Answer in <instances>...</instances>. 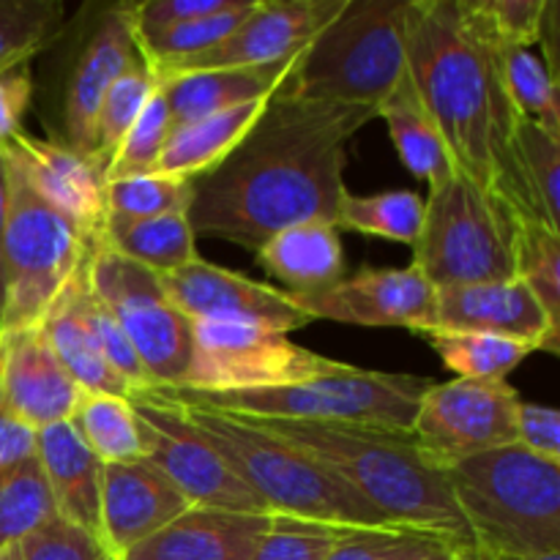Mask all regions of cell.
I'll use <instances>...</instances> for the list:
<instances>
[{
  "label": "cell",
  "instance_id": "cell-1",
  "mask_svg": "<svg viewBox=\"0 0 560 560\" xmlns=\"http://www.w3.org/2000/svg\"><path fill=\"white\" fill-rule=\"evenodd\" d=\"M375 118L372 107L273 93L246 140L219 167L191 180L186 219L195 235L233 241L257 255L290 224H337L348 195L345 142Z\"/></svg>",
  "mask_w": 560,
  "mask_h": 560
},
{
  "label": "cell",
  "instance_id": "cell-2",
  "mask_svg": "<svg viewBox=\"0 0 560 560\" xmlns=\"http://www.w3.org/2000/svg\"><path fill=\"white\" fill-rule=\"evenodd\" d=\"M501 42L479 0H410L405 63L454 170L539 222L514 162L517 109L506 93Z\"/></svg>",
  "mask_w": 560,
  "mask_h": 560
},
{
  "label": "cell",
  "instance_id": "cell-3",
  "mask_svg": "<svg viewBox=\"0 0 560 560\" xmlns=\"http://www.w3.org/2000/svg\"><path fill=\"white\" fill-rule=\"evenodd\" d=\"M249 421L310 454L353 487L394 528L432 530L474 545L446 468L416 443L413 432L312 421Z\"/></svg>",
  "mask_w": 560,
  "mask_h": 560
},
{
  "label": "cell",
  "instance_id": "cell-4",
  "mask_svg": "<svg viewBox=\"0 0 560 560\" xmlns=\"http://www.w3.org/2000/svg\"><path fill=\"white\" fill-rule=\"evenodd\" d=\"M178 408L197 435L260 498L268 514L317 520L342 528H394L353 487L255 421L191 405Z\"/></svg>",
  "mask_w": 560,
  "mask_h": 560
},
{
  "label": "cell",
  "instance_id": "cell-5",
  "mask_svg": "<svg viewBox=\"0 0 560 560\" xmlns=\"http://www.w3.org/2000/svg\"><path fill=\"white\" fill-rule=\"evenodd\" d=\"M476 550L487 558L560 552V463L520 443L446 468Z\"/></svg>",
  "mask_w": 560,
  "mask_h": 560
},
{
  "label": "cell",
  "instance_id": "cell-6",
  "mask_svg": "<svg viewBox=\"0 0 560 560\" xmlns=\"http://www.w3.org/2000/svg\"><path fill=\"white\" fill-rule=\"evenodd\" d=\"M178 405L222 410L257 421H312L353 424L375 430L413 432L421 397L432 388L430 377L394 375L339 364L288 386L244 388V392H200L184 386H151Z\"/></svg>",
  "mask_w": 560,
  "mask_h": 560
},
{
  "label": "cell",
  "instance_id": "cell-7",
  "mask_svg": "<svg viewBox=\"0 0 560 560\" xmlns=\"http://www.w3.org/2000/svg\"><path fill=\"white\" fill-rule=\"evenodd\" d=\"M410 0H348L299 55L282 93L306 102L377 109L408 74Z\"/></svg>",
  "mask_w": 560,
  "mask_h": 560
},
{
  "label": "cell",
  "instance_id": "cell-8",
  "mask_svg": "<svg viewBox=\"0 0 560 560\" xmlns=\"http://www.w3.org/2000/svg\"><path fill=\"white\" fill-rule=\"evenodd\" d=\"M517 211L498 195L454 173L430 189L413 262L435 290L512 282Z\"/></svg>",
  "mask_w": 560,
  "mask_h": 560
},
{
  "label": "cell",
  "instance_id": "cell-9",
  "mask_svg": "<svg viewBox=\"0 0 560 560\" xmlns=\"http://www.w3.org/2000/svg\"><path fill=\"white\" fill-rule=\"evenodd\" d=\"M9 164L11 206L3 235V299L0 331H22L44 320L66 284L85 262L93 238L55 211Z\"/></svg>",
  "mask_w": 560,
  "mask_h": 560
},
{
  "label": "cell",
  "instance_id": "cell-10",
  "mask_svg": "<svg viewBox=\"0 0 560 560\" xmlns=\"http://www.w3.org/2000/svg\"><path fill=\"white\" fill-rule=\"evenodd\" d=\"M88 282L124 328L151 386H180L195 353V323L175 310L159 273L120 257L96 235L88 252Z\"/></svg>",
  "mask_w": 560,
  "mask_h": 560
},
{
  "label": "cell",
  "instance_id": "cell-11",
  "mask_svg": "<svg viewBox=\"0 0 560 560\" xmlns=\"http://www.w3.org/2000/svg\"><path fill=\"white\" fill-rule=\"evenodd\" d=\"M337 366L288 334L238 323H195V353L180 386L200 392L288 386Z\"/></svg>",
  "mask_w": 560,
  "mask_h": 560
},
{
  "label": "cell",
  "instance_id": "cell-12",
  "mask_svg": "<svg viewBox=\"0 0 560 560\" xmlns=\"http://www.w3.org/2000/svg\"><path fill=\"white\" fill-rule=\"evenodd\" d=\"M145 443V457L186 495L191 506L224 512L268 514L260 498L224 465V459L197 435L184 410L156 388L129 394Z\"/></svg>",
  "mask_w": 560,
  "mask_h": 560
},
{
  "label": "cell",
  "instance_id": "cell-13",
  "mask_svg": "<svg viewBox=\"0 0 560 560\" xmlns=\"http://www.w3.org/2000/svg\"><path fill=\"white\" fill-rule=\"evenodd\" d=\"M517 388L506 381L432 383L421 397L413 438L438 465L454 463L517 443Z\"/></svg>",
  "mask_w": 560,
  "mask_h": 560
},
{
  "label": "cell",
  "instance_id": "cell-14",
  "mask_svg": "<svg viewBox=\"0 0 560 560\" xmlns=\"http://www.w3.org/2000/svg\"><path fill=\"white\" fill-rule=\"evenodd\" d=\"M312 320H337L364 328H438V290L416 266L364 268L312 295H293Z\"/></svg>",
  "mask_w": 560,
  "mask_h": 560
},
{
  "label": "cell",
  "instance_id": "cell-15",
  "mask_svg": "<svg viewBox=\"0 0 560 560\" xmlns=\"http://www.w3.org/2000/svg\"><path fill=\"white\" fill-rule=\"evenodd\" d=\"M348 0H260L257 9L222 44L195 58L151 69L159 82L213 69H244L290 58L342 11Z\"/></svg>",
  "mask_w": 560,
  "mask_h": 560
},
{
  "label": "cell",
  "instance_id": "cell-16",
  "mask_svg": "<svg viewBox=\"0 0 560 560\" xmlns=\"http://www.w3.org/2000/svg\"><path fill=\"white\" fill-rule=\"evenodd\" d=\"M159 279L175 310L191 323H238L282 334L312 323V317L299 310L293 295L255 282L244 273L224 271L200 257L178 271L162 273Z\"/></svg>",
  "mask_w": 560,
  "mask_h": 560
},
{
  "label": "cell",
  "instance_id": "cell-17",
  "mask_svg": "<svg viewBox=\"0 0 560 560\" xmlns=\"http://www.w3.org/2000/svg\"><path fill=\"white\" fill-rule=\"evenodd\" d=\"M3 156L44 202L69 217L91 238L102 235L107 219V178L104 170L69 145L20 131L3 148Z\"/></svg>",
  "mask_w": 560,
  "mask_h": 560
},
{
  "label": "cell",
  "instance_id": "cell-18",
  "mask_svg": "<svg viewBox=\"0 0 560 560\" xmlns=\"http://www.w3.org/2000/svg\"><path fill=\"white\" fill-rule=\"evenodd\" d=\"M189 506L184 492L148 459L104 465L98 539L113 556L124 558Z\"/></svg>",
  "mask_w": 560,
  "mask_h": 560
},
{
  "label": "cell",
  "instance_id": "cell-19",
  "mask_svg": "<svg viewBox=\"0 0 560 560\" xmlns=\"http://www.w3.org/2000/svg\"><path fill=\"white\" fill-rule=\"evenodd\" d=\"M435 331H474L558 353L560 326L520 279L438 290Z\"/></svg>",
  "mask_w": 560,
  "mask_h": 560
},
{
  "label": "cell",
  "instance_id": "cell-20",
  "mask_svg": "<svg viewBox=\"0 0 560 560\" xmlns=\"http://www.w3.org/2000/svg\"><path fill=\"white\" fill-rule=\"evenodd\" d=\"M3 334V331H0ZM82 388L49 348L42 328L3 334L0 342V402L36 430L71 421Z\"/></svg>",
  "mask_w": 560,
  "mask_h": 560
},
{
  "label": "cell",
  "instance_id": "cell-21",
  "mask_svg": "<svg viewBox=\"0 0 560 560\" xmlns=\"http://www.w3.org/2000/svg\"><path fill=\"white\" fill-rule=\"evenodd\" d=\"M137 58L140 52L124 5H115L93 27L66 85V137L71 151L93 162L96 118L104 96Z\"/></svg>",
  "mask_w": 560,
  "mask_h": 560
},
{
  "label": "cell",
  "instance_id": "cell-22",
  "mask_svg": "<svg viewBox=\"0 0 560 560\" xmlns=\"http://www.w3.org/2000/svg\"><path fill=\"white\" fill-rule=\"evenodd\" d=\"M271 514L189 506L120 560H252Z\"/></svg>",
  "mask_w": 560,
  "mask_h": 560
},
{
  "label": "cell",
  "instance_id": "cell-23",
  "mask_svg": "<svg viewBox=\"0 0 560 560\" xmlns=\"http://www.w3.org/2000/svg\"><path fill=\"white\" fill-rule=\"evenodd\" d=\"M301 52L266 66L195 71V74L159 82V91H162L164 102L170 107L173 129L191 124V120L208 118L213 113H224V109L266 102V98H271L273 93L288 85Z\"/></svg>",
  "mask_w": 560,
  "mask_h": 560
},
{
  "label": "cell",
  "instance_id": "cell-24",
  "mask_svg": "<svg viewBox=\"0 0 560 560\" xmlns=\"http://www.w3.org/2000/svg\"><path fill=\"white\" fill-rule=\"evenodd\" d=\"M38 463L47 476L58 517L98 536L104 463L85 446L71 421L38 430Z\"/></svg>",
  "mask_w": 560,
  "mask_h": 560
},
{
  "label": "cell",
  "instance_id": "cell-25",
  "mask_svg": "<svg viewBox=\"0 0 560 560\" xmlns=\"http://www.w3.org/2000/svg\"><path fill=\"white\" fill-rule=\"evenodd\" d=\"M337 224L310 219L290 224L266 241L257 252L260 266L288 284V295H312L345 277V252Z\"/></svg>",
  "mask_w": 560,
  "mask_h": 560
},
{
  "label": "cell",
  "instance_id": "cell-26",
  "mask_svg": "<svg viewBox=\"0 0 560 560\" xmlns=\"http://www.w3.org/2000/svg\"><path fill=\"white\" fill-rule=\"evenodd\" d=\"M268 102L271 98L224 109V113H213L208 118L191 120V124L173 129L153 173L189 180V184L200 175L211 173L246 140V135L255 129V124L266 113Z\"/></svg>",
  "mask_w": 560,
  "mask_h": 560
},
{
  "label": "cell",
  "instance_id": "cell-27",
  "mask_svg": "<svg viewBox=\"0 0 560 560\" xmlns=\"http://www.w3.org/2000/svg\"><path fill=\"white\" fill-rule=\"evenodd\" d=\"M377 118L386 120L405 167L419 180H427L430 189H435V186H441L443 180L457 173L452 156H448L446 142L438 131L435 120L430 118V113L421 104L408 74L394 88L392 96L377 107Z\"/></svg>",
  "mask_w": 560,
  "mask_h": 560
},
{
  "label": "cell",
  "instance_id": "cell-28",
  "mask_svg": "<svg viewBox=\"0 0 560 560\" xmlns=\"http://www.w3.org/2000/svg\"><path fill=\"white\" fill-rule=\"evenodd\" d=\"M38 328L47 337L49 348L58 355L63 370L71 375V381L82 388V394L129 397L131 388L126 386L124 377L109 366V361L98 350L96 339L91 337L80 310H77L69 284L60 293V299L49 306V312L38 323Z\"/></svg>",
  "mask_w": 560,
  "mask_h": 560
},
{
  "label": "cell",
  "instance_id": "cell-29",
  "mask_svg": "<svg viewBox=\"0 0 560 560\" xmlns=\"http://www.w3.org/2000/svg\"><path fill=\"white\" fill-rule=\"evenodd\" d=\"M102 238L120 257L159 277L197 260V235L186 213H164L137 222H104Z\"/></svg>",
  "mask_w": 560,
  "mask_h": 560
},
{
  "label": "cell",
  "instance_id": "cell-30",
  "mask_svg": "<svg viewBox=\"0 0 560 560\" xmlns=\"http://www.w3.org/2000/svg\"><path fill=\"white\" fill-rule=\"evenodd\" d=\"M71 424L104 465L145 457L140 421H137L129 397L82 394L74 416H71Z\"/></svg>",
  "mask_w": 560,
  "mask_h": 560
},
{
  "label": "cell",
  "instance_id": "cell-31",
  "mask_svg": "<svg viewBox=\"0 0 560 560\" xmlns=\"http://www.w3.org/2000/svg\"><path fill=\"white\" fill-rule=\"evenodd\" d=\"M52 517L58 509L38 457L0 470V550L20 547Z\"/></svg>",
  "mask_w": 560,
  "mask_h": 560
},
{
  "label": "cell",
  "instance_id": "cell-32",
  "mask_svg": "<svg viewBox=\"0 0 560 560\" xmlns=\"http://www.w3.org/2000/svg\"><path fill=\"white\" fill-rule=\"evenodd\" d=\"M514 162L539 222L560 235V137L534 120L517 118Z\"/></svg>",
  "mask_w": 560,
  "mask_h": 560
},
{
  "label": "cell",
  "instance_id": "cell-33",
  "mask_svg": "<svg viewBox=\"0 0 560 560\" xmlns=\"http://www.w3.org/2000/svg\"><path fill=\"white\" fill-rule=\"evenodd\" d=\"M474 545L416 528L350 530L326 560H457Z\"/></svg>",
  "mask_w": 560,
  "mask_h": 560
},
{
  "label": "cell",
  "instance_id": "cell-34",
  "mask_svg": "<svg viewBox=\"0 0 560 560\" xmlns=\"http://www.w3.org/2000/svg\"><path fill=\"white\" fill-rule=\"evenodd\" d=\"M257 3L260 0H233L228 9L217 11L211 16L180 22V25L167 27L162 33H153V36L135 38L137 52L151 69L175 63V60L195 58V55H202L217 47V44H222L233 31H238L241 22L257 9Z\"/></svg>",
  "mask_w": 560,
  "mask_h": 560
},
{
  "label": "cell",
  "instance_id": "cell-35",
  "mask_svg": "<svg viewBox=\"0 0 560 560\" xmlns=\"http://www.w3.org/2000/svg\"><path fill=\"white\" fill-rule=\"evenodd\" d=\"M427 339L443 364L457 372V377H468V381H506L514 366L536 353L530 345L492 337V334L430 331Z\"/></svg>",
  "mask_w": 560,
  "mask_h": 560
},
{
  "label": "cell",
  "instance_id": "cell-36",
  "mask_svg": "<svg viewBox=\"0 0 560 560\" xmlns=\"http://www.w3.org/2000/svg\"><path fill=\"white\" fill-rule=\"evenodd\" d=\"M424 222V200L410 189L381 191V195H345L339 202L337 228L355 233L381 235L386 241L413 246Z\"/></svg>",
  "mask_w": 560,
  "mask_h": 560
},
{
  "label": "cell",
  "instance_id": "cell-37",
  "mask_svg": "<svg viewBox=\"0 0 560 560\" xmlns=\"http://www.w3.org/2000/svg\"><path fill=\"white\" fill-rule=\"evenodd\" d=\"M159 91V80L153 77L151 66L142 58H137L118 80L113 82V88L104 96L102 109H98L96 118V140H93V162L102 170H107L109 159L118 151L120 140L126 137V131L131 129V124L137 120V115L145 109V104L151 102L153 93Z\"/></svg>",
  "mask_w": 560,
  "mask_h": 560
},
{
  "label": "cell",
  "instance_id": "cell-38",
  "mask_svg": "<svg viewBox=\"0 0 560 560\" xmlns=\"http://www.w3.org/2000/svg\"><path fill=\"white\" fill-rule=\"evenodd\" d=\"M514 268L520 282L536 295L550 320L560 326V235L536 219L517 213Z\"/></svg>",
  "mask_w": 560,
  "mask_h": 560
},
{
  "label": "cell",
  "instance_id": "cell-39",
  "mask_svg": "<svg viewBox=\"0 0 560 560\" xmlns=\"http://www.w3.org/2000/svg\"><path fill=\"white\" fill-rule=\"evenodd\" d=\"M503 82L520 118H528L560 137V104L558 82L547 71L541 55L523 47H503Z\"/></svg>",
  "mask_w": 560,
  "mask_h": 560
},
{
  "label": "cell",
  "instance_id": "cell-40",
  "mask_svg": "<svg viewBox=\"0 0 560 560\" xmlns=\"http://www.w3.org/2000/svg\"><path fill=\"white\" fill-rule=\"evenodd\" d=\"M69 290L71 295H74V304L77 310H80L82 320H85L88 331L96 339L98 350H102L104 359L109 361V366L124 377L126 386H129L131 392H140V388L151 386V377H148L145 366L137 359L135 348H131V342L126 339L124 328L118 326L113 312L104 306V301L91 290V282H88V257L80 266V271L74 273V279L69 282Z\"/></svg>",
  "mask_w": 560,
  "mask_h": 560
},
{
  "label": "cell",
  "instance_id": "cell-41",
  "mask_svg": "<svg viewBox=\"0 0 560 560\" xmlns=\"http://www.w3.org/2000/svg\"><path fill=\"white\" fill-rule=\"evenodd\" d=\"M63 22L55 0H0V71L27 63L52 42Z\"/></svg>",
  "mask_w": 560,
  "mask_h": 560
},
{
  "label": "cell",
  "instance_id": "cell-42",
  "mask_svg": "<svg viewBox=\"0 0 560 560\" xmlns=\"http://www.w3.org/2000/svg\"><path fill=\"white\" fill-rule=\"evenodd\" d=\"M191 200L189 180L167 175H135L107 180V219L104 222H137V219L186 213Z\"/></svg>",
  "mask_w": 560,
  "mask_h": 560
},
{
  "label": "cell",
  "instance_id": "cell-43",
  "mask_svg": "<svg viewBox=\"0 0 560 560\" xmlns=\"http://www.w3.org/2000/svg\"><path fill=\"white\" fill-rule=\"evenodd\" d=\"M170 131H173V118H170V107L164 102L162 91L151 96L131 129L120 140L118 151L109 159L104 178L120 180V178H135V175H151L156 167L159 156L164 151Z\"/></svg>",
  "mask_w": 560,
  "mask_h": 560
},
{
  "label": "cell",
  "instance_id": "cell-44",
  "mask_svg": "<svg viewBox=\"0 0 560 560\" xmlns=\"http://www.w3.org/2000/svg\"><path fill=\"white\" fill-rule=\"evenodd\" d=\"M350 530L359 528L271 514V523L252 560H326Z\"/></svg>",
  "mask_w": 560,
  "mask_h": 560
},
{
  "label": "cell",
  "instance_id": "cell-45",
  "mask_svg": "<svg viewBox=\"0 0 560 560\" xmlns=\"http://www.w3.org/2000/svg\"><path fill=\"white\" fill-rule=\"evenodd\" d=\"M22 560H120L104 547L98 536L63 517H52L44 528L20 545Z\"/></svg>",
  "mask_w": 560,
  "mask_h": 560
},
{
  "label": "cell",
  "instance_id": "cell-46",
  "mask_svg": "<svg viewBox=\"0 0 560 560\" xmlns=\"http://www.w3.org/2000/svg\"><path fill=\"white\" fill-rule=\"evenodd\" d=\"M233 0H140V3H126V20H129L135 38L153 36L180 22L211 16L224 11Z\"/></svg>",
  "mask_w": 560,
  "mask_h": 560
},
{
  "label": "cell",
  "instance_id": "cell-47",
  "mask_svg": "<svg viewBox=\"0 0 560 560\" xmlns=\"http://www.w3.org/2000/svg\"><path fill=\"white\" fill-rule=\"evenodd\" d=\"M547 0H479L501 47L530 49L536 44Z\"/></svg>",
  "mask_w": 560,
  "mask_h": 560
},
{
  "label": "cell",
  "instance_id": "cell-48",
  "mask_svg": "<svg viewBox=\"0 0 560 560\" xmlns=\"http://www.w3.org/2000/svg\"><path fill=\"white\" fill-rule=\"evenodd\" d=\"M517 443L539 457L560 463V413L545 405H520Z\"/></svg>",
  "mask_w": 560,
  "mask_h": 560
},
{
  "label": "cell",
  "instance_id": "cell-49",
  "mask_svg": "<svg viewBox=\"0 0 560 560\" xmlns=\"http://www.w3.org/2000/svg\"><path fill=\"white\" fill-rule=\"evenodd\" d=\"M33 96L31 66L22 63L0 71V148L22 131V115Z\"/></svg>",
  "mask_w": 560,
  "mask_h": 560
},
{
  "label": "cell",
  "instance_id": "cell-50",
  "mask_svg": "<svg viewBox=\"0 0 560 560\" xmlns=\"http://www.w3.org/2000/svg\"><path fill=\"white\" fill-rule=\"evenodd\" d=\"M38 430L0 402V470L36 457Z\"/></svg>",
  "mask_w": 560,
  "mask_h": 560
},
{
  "label": "cell",
  "instance_id": "cell-51",
  "mask_svg": "<svg viewBox=\"0 0 560 560\" xmlns=\"http://www.w3.org/2000/svg\"><path fill=\"white\" fill-rule=\"evenodd\" d=\"M558 38H560V5L558 0H547L536 44H541V49H545V58L541 60H545L547 71H550L556 82H558Z\"/></svg>",
  "mask_w": 560,
  "mask_h": 560
},
{
  "label": "cell",
  "instance_id": "cell-52",
  "mask_svg": "<svg viewBox=\"0 0 560 560\" xmlns=\"http://www.w3.org/2000/svg\"><path fill=\"white\" fill-rule=\"evenodd\" d=\"M11 206V186H9V164H5L3 151H0V299H3V235L9 224Z\"/></svg>",
  "mask_w": 560,
  "mask_h": 560
},
{
  "label": "cell",
  "instance_id": "cell-53",
  "mask_svg": "<svg viewBox=\"0 0 560 560\" xmlns=\"http://www.w3.org/2000/svg\"><path fill=\"white\" fill-rule=\"evenodd\" d=\"M490 560H560V552H552V556H534V558H514V556H498Z\"/></svg>",
  "mask_w": 560,
  "mask_h": 560
},
{
  "label": "cell",
  "instance_id": "cell-54",
  "mask_svg": "<svg viewBox=\"0 0 560 560\" xmlns=\"http://www.w3.org/2000/svg\"><path fill=\"white\" fill-rule=\"evenodd\" d=\"M0 560H22L20 547H9V550H0Z\"/></svg>",
  "mask_w": 560,
  "mask_h": 560
},
{
  "label": "cell",
  "instance_id": "cell-55",
  "mask_svg": "<svg viewBox=\"0 0 560 560\" xmlns=\"http://www.w3.org/2000/svg\"><path fill=\"white\" fill-rule=\"evenodd\" d=\"M457 560H490V558H487L481 550H470V552H465V556L457 558Z\"/></svg>",
  "mask_w": 560,
  "mask_h": 560
},
{
  "label": "cell",
  "instance_id": "cell-56",
  "mask_svg": "<svg viewBox=\"0 0 560 560\" xmlns=\"http://www.w3.org/2000/svg\"><path fill=\"white\" fill-rule=\"evenodd\" d=\"M0 342H3V334H0Z\"/></svg>",
  "mask_w": 560,
  "mask_h": 560
}]
</instances>
